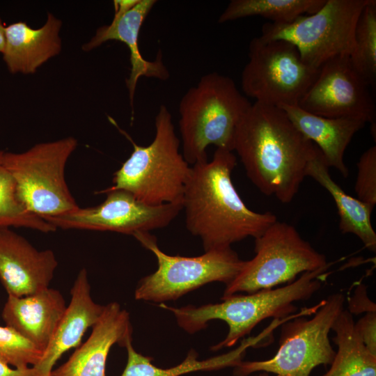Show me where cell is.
I'll use <instances>...</instances> for the list:
<instances>
[{"instance_id":"d4e9b609","label":"cell","mask_w":376,"mask_h":376,"mask_svg":"<svg viewBox=\"0 0 376 376\" xmlns=\"http://www.w3.org/2000/svg\"><path fill=\"white\" fill-rule=\"evenodd\" d=\"M354 49L349 56L355 70L370 87L376 81V1L370 0L361 12L354 33Z\"/></svg>"},{"instance_id":"30bf717a","label":"cell","mask_w":376,"mask_h":376,"mask_svg":"<svg viewBox=\"0 0 376 376\" xmlns=\"http://www.w3.org/2000/svg\"><path fill=\"white\" fill-rule=\"evenodd\" d=\"M370 1L326 0L315 13L290 23H265L259 37L291 42L306 64L318 69L334 57L352 54L357 21Z\"/></svg>"},{"instance_id":"52a82bcc","label":"cell","mask_w":376,"mask_h":376,"mask_svg":"<svg viewBox=\"0 0 376 376\" xmlns=\"http://www.w3.org/2000/svg\"><path fill=\"white\" fill-rule=\"evenodd\" d=\"M77 144L75 138L68 136L37 143L22 152L1 150L3 164L28 211L44 219L79 207L65 178L67 162Z\"/></svg>"},{"instance_id":"cb8c5ba5","label":"cell","mask_w":376,"mask_h":376,"mask_svg":"<svg viewBox=\"0 0 376 376\" xmlns=\"http://www.w3.org/2000/svg\"><path fill=\"white\" fill-rule=\"evenodd\" d=\"M326 0H232L221 14L218 22L224 23L238 19L260 16L272 23L287 24L298 17L318 11Z\"/></svg>"},{"instance_id":"83f0119b","label":"cell","mask_w":376,"mask_h":376,"mask_svg":"<svg viewBox=\"0 0 376 376\" xmlns=\"http://www.w3.org/2000/svg\"><path fill=\"white\" fill-rule=\"evenodd\" d=\"M354 190L357 198L375 207L376 205V146L366 150L357 163Z\"/></svg>"},{"instance_id":"3957f363","label":"cell","mask_w":376,"mask_h":376,"mask_svg":"<svg viewBox=\"0 0 376 376\" xmlns=\"http://www.w3.org/2000/svg\"><path fill=\"white\" fill-rule=\"evenodd\" d=\"M330 266L304 272L281 287L234 295L221 299L220 303L180 308L162 304L160 306L173 313L178 324L189 334L205 329L212 320L225 322L228 327L227 336L211 347L217 351L233 346L265 319L283 320L293 315L297 309L295 302L307 300L320 290Z\"/></svg>"},{"instance_id":"9a60e30c","label":"cell","mask_w":376,"mask_h":376,"mask_svg":"<svg viewBox=\"0 0 376 376\" xmlns=\"http://www.w3.org/2000/svg\"><path fill=\"white\" fill-rule=\"evenodd\" d=\"M92 328L87 340L65 363L52 370L49 376H106V362L111 347L116 343L125 347L132 338L129 313L117 302H111L104 306Z\"/></svg>"},{"instance_id":"7c38bea8","label":"cell","mask_w":376,"mask_h":376,"mask_svg":"<svg viewBox=\"0 0 376 376\" xmlns=\"http://www.w3.org/2000/svg\"><path fill=\"white\" fill-rule=\"evenodd\" d=\"M107 198L98 205L77 209L45 221L56 228L111 231L134 235L169 225L182 210V203L147 205L123 189L99 192Z\"/></svg>"},{"instance_id":"e0dca14e","label":"cell","mask_w":376,"mask_h":376,"mask_svg":"<svg viewBox=\"0 0 376 376\" xmlns=\"http://www.w3.org/2000/svg\"><path fill=\"white\" fill-rule=\"evenodd\" d=\"M66 306L60 291L47 288L24 297L8 295L2 318L6 326L15 329L44 354Z\"/></svg>"},{"instance_id":"ba28073f","label":"cell","mask_w":376,"mask_h":376,"mask_svg":"<svg viewBox=\"0 0 376 376\" xmlns=\"http://www.w3.org/2000/svg\"><path fill=\"white\" fill-rule=\"evenodd\" d=\"M254 251V257L245 260L237 276L226 285L221 299L286 285L299 274L332 264L304 240L293 226L279 221L255 238Z\"/></svg>"},{"instance_id":"7a4b0ae2","label":"cell","mask_w":376,"mask_h":376,"mask_svg":"<svg viewBox=\"0 0 376 376\" xmlns=\"http://www.w3.org/2000/svg\"><path fill=\"white\" fill-rule=\"evenodd\" d=\"M236 164L232 151L217 148L210 162L191 166L182 210L186 228L201 240L205 252L255 239L277 221L273 213L254 212L242 200L231 179Z\"/></svg>"},{"instance_id":"484cf974","label":"cell","mask_w":376,"mask_h":376,"mask_svg":"<svg viewBox=\"0 0 376 376\" xmlns=\"http://www.w3.org/2000/svg\"><path fill=\"white\" fill-rule=\"evenodd\" d=\"M27 228L42 233L56 228L42 218L30 212L19 200L15 182L3 164L0 150V228Z\"/></svg>"},{"instance_id":"7402d4cb","label":"cell","mask_w":376,"mask_h":376,"mask_svg":"<svg viewBox=\"0 0 376 376\" xmlns=\"http://www.w3.org/2000/svg\"><path fill=\"white\" fill-rule=\"evenodd\" d=\"M132 340L129 339L125 346L127 352V361L120 376H180L196 371L234 368L242 361L246 349L259 343L262 338L260 335L258 337L245 339L234 350L205 360H198V354L191 350L180 364L169 368L154 366L151 357L142 355L134 350Z\"/></svg>"},{"instance_id":"277c9868","label":"cell","mask_w":376,"mask_h":376,"mask_svg":"<svg viewBox=\"0 0 376 376\" xmlns=\"http://www.w3.org/2000/svg\"><path fill=\"white\" fill-rule=\"evenodd\" d=\"M251 105L228 76L211 72L188 89L179 104L182 154L193 166L207 161L210 145L233 152L237 125Z\"/></svg>"},{"instance_id":"d6a6232c","label":"cell","mask_w":376,"mask_h":376,"mask_svg":"<svg viewBox=\"0 0 376 376\" xmlns=\"http://www.w3.org/2000/svg\"><path fill=\"white\" fill-rule=\"evenodd\" d=\"M5 26L0 17V53L3 51L5 45Z\"/></svg>"},{"instance_id":"836d02e7","label":"cell","mask_w":376,"mask_h":376,"mask_svg":"<svg viewBox=\"0 0 376 376\" xmlns=\"http://www.w3.org/2000/svg\"><path fill=\"white\" fill-rule=\"evenodd\" d=\"M255 376H270V375H269V373L267 372H260V373H258L257 375H255Z\"/></svg>"},{"instance_id":"ac0fdd59","label":"cell","mask_w":376,"mask_h":376,"mask_svg":"<svg viewBox=\"0 0 376 376\" xmlns=\"http://www.w3.org/2000/svg\"><path fill=\"white\" fill-rule=\"evenodd\" d=\"M62 22L48 13L46 22L33 29L24 22L5 26L3 61L11 74H34L52 58L60 54Z\"/></svg>"},{"instance_id":"f1b7e54d","label":"cell","mask_w":376,"mask_h":376,"mask_svg":"<svg viewBox=\"0 0 376 376\" xmlns=\"http://www.w3.org/2000/svg\"><path fill=\"white\" fill-rule=\"evenodd\" d=\"M354 329L366 348L376 355V312L366 313L354 322Z\"/></svg>"},{"instance_id":"8992f818","label":"cell","mask_w":376,"mask_h":376,"mask_svg":"<svg viewBox=\"0 0 376 376\" xmlns=\"http://www.w3.org/2000/svg\"><path fill=\"white\" fill-rule=\"evenodd\" d=\"M345 297L334 293L316 306L305 308L281 326L279 347L267 360L241 361L234 367L235 376L267 372L276 376H309L313 368L333 361L336 351L329 334L344 310Z\"/></svg>"},{"instance_id":"4dcf8cb0","label":"cell","mask_w":376,"mask_h":376,"mask_svg":"<svg viewBox=\"0 0 376 376\" xmlns=\"http://www.w3.org/2000/svg\"><path fill=\"white\" fill-rule=\"evenodd\" d=\"M0 376H38V373L34 367L13 368L0 361Z\"/></svg>"},{"instance_id":"f546056e","label":"cell","mask_w":376,"mask_h":376,"mask_svg":"<svg viewBox=\"0 0 376 376\" xmlns=\"http://www.w3.org/2000/svg\"><path fill=\"white\" fill-rule=\"evenodd\" d=\"M347 311L352 315L376 312V304L368 297L367 288L364 284L359 285L354 295L348 299Z\"/></svg>"},{"instance_id":"9c48e42d","label":"cell","mask_w":376,"mask_h":376,"mask_svg":"<svg viewBox=\"0 0 376 376\" xmlns=\"http://www.w3.org/2000/svg\"><path fill=\"white\" fill-rule=\"evenodd\" d=\"M133 236L157 260V270L139 281L134 292L137 300H175L212 282H223L226 285L237 276L245 263L231 246L194 257L171 256L159 249L156 237L150 232H139Z\"/></svg>"},{"instance_id":"6da1fadb","label":"cell","mask_w":376,"mask_h":376,"mask_svg":"<svg viewBox=\"0 0 376 376\" xmlns=\"http://www.w3.org/2000/svg\"><path fill=\"white\" fill-rule=\"evenodd\" d=\"M315 150L282 109L257 102L241 118L233 148L251 182L283 203L297 194Z\"/></svg>"},{"instance_id":"4316f807","label":"cell","mask_w":376,"mask_h":376,"mask_svg":"<svg viewBox=\"0 0 376 376\" xmlns=\"http://www.w3.org/2000/svg\"><path fill=\"white\" fill-rule=\"evenodd\" d=\"M43 352L8 326H0V361L16 368L36 366Z\"/></svg>"},{"instance_id":"603a6c76","label":"cell","mask_w":376,"mask_h":376,"mask_svg":"<svg viewBox=\"0 0 376 376\" xmlns=\"http://www.w3.org/2000/svg\"><path fill=\"white\" fill-rule=\"evenodd\" d=\"M338 347L330 369L322 376H376V355L364 345L354 329L352 315L343 310L332 325Z\"/></svg>"},{"instance_id":"1f68e13d","label":"cell","mask_w":376,"mask_h":376,"mask_svg":"<svg viewBox=\"0 0 376 376\" xmlns=\"http://www.w3.org/2000/svg\"><path fill=\"white\" fill-rule=\"evenodd\" d=\"M139 0H114V15L112 21L120 19L123 15L131 10Z\"/></svg>"},{"instance_id":"4fadbf2b","label":"cell","mask_w":376,"mask_h":376,"mask_svg":"<svg viewBox=\"0 0 376 376\" xmlns=\"http://www.w3.org/2000/svg\"><path fill=\"white\" fill-rule=\"evenodd\" d=\"M370 86L353 68L348 55L334 57L318 70L297 106L326 118H349L375 125Z\"/></svg>"},{"instance_id":"5bb4252c","label":"cell","mask_w":376,"mask_h":376,"mask_svg":"<svg viewBox=\"0 0 376 376\" xmlns=\"http://www.w3.org/2000/svg\"><path fill=\"white\" fill-rule=\"evenodd\" d=\"M57 266L53 251L38 250L10 228H0V280L8 295L24 297L49 288Z\"/></svg>"},{"instance_id":"2e32d148","label":"cell","mask_w":376,"mask_h":376,"mask_svg":"<svg viewBox=\"0 0 376 376\" xmlns=\"http://www.w3.org/2000/svg\"><path fill=\"white\" fill-rule=\"evenodd\" d=\"M156 3V0H139L136 6L120 19L100 27L93 38L82 46L83 50L88 52L109 40H117L126 45L130 50L131 65L126 86L132 113L135 91L141 77L162 81L169 77V72L162 61V54L159 53L155 61H148L141 55L139 46L141 28Z\"/></svg>"},{"instance_id":"5b68a950","label":"cell","mask_w":376,"mask_h":376,"mask_svg":"<svg viewBox=\"0 0 376 376\" xmlns=\"http://www.w3.org/2000/svg\"><path fill=\"white\" fill-rule=\"evenodd\" d=\"M155 134L147 146L136 144L121 132L133 146V151L113 174L107 190L123 189L150 205L182 203L191 166L180 151V140L175 132L172 115L162 104L155 118Z\"/></svg>"},{"instance_id":"8fae6325","label":"cell","mask_w":376,"mask_h":376,"mask_svg":"<svg viewBox=\"0 0 376 376\" xmlns=\"http://www.w3.org/2000/svg\"><path fill=\"white\" fill-rule=\"evenodd\" d=\"M318 70L306 64L291 42L256 37L249 43L242 89L257 102L276 107L297 105Z\"/></svg>"},{"instance_id":"ffe728a7","label":"cell","mask_w":376,"mask_h":376,"mask_svg":"<svg viewBox=\"0 0 376 376\" xmlns=\"http://www.w3.org/2000/svg\"><path fill=\"white\" fill-rule=\"evenodd\" d=\"M297 129L321 152L329 167L336 169L344 178L348 169L344 162L345 150L354 134L366 122L349 118H326L307 112L297 105L279 107Z\"/></svg>"},{"instance_id":"d6986e66","label":"cell","mask_w":376,"mask_h":376,"mask_svg":"<svg viewBox=\"0 0 376 376\" xmlns=\"http://www.w3.org/2000/svg\"><path fill=\"white\" fill-rule=\"evenodd\" d=\"M71 300L58 323L42 359L33 366L38 376H49L57 360L71 348L77 347L88 328L100 318L104 306L95 303L86 269H81L70 290Z\"/></svg>"},{"instance_id":"44dd1931","label":"cell","mask_w":376,"mask_h":376,"mask_svg":"<svg viewBox=\"0 0 376 376\" xmlns=\"http://www.w3.org/2000/svg\"><path fill=\"white\" fill-rule=\"evenodd\" d=\"M306 176L315 180L333 198L338 210L340 232L356 235L367 249L375 252L376 233L370 220L374 206L344 191L332 179L329 172V166L317 147L315 153L307 163Z\"/></svg>"}]
</instances>
